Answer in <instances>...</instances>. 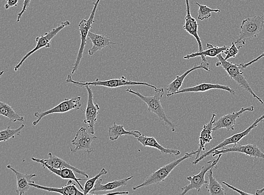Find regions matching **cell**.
<instances>
[{
	"label": "cell",
	"mask_w": 264,
	"mask_h": 195,
	"mask_svg": "<svg viewBox=\"0 0 264 195\" xmlns=\"http://www.w3.org/2000/svg\"><path fill=\"white\" fill-rule=\"evenodd\" d=\"M25 127V124H22L20 127L16 129H11L10 126L0 132V141L7 142L10 139H14L15 136H20L23 129Z\"/></svg>",
	"instance_id": "30"
},
{
	"label": "cell",
	"mask_w": 264,
	"mask_h": 195,
	"mask_svg": "<svg viewBox=\"0 0 264 195\" xmlns=\"http://www.w3.org/2000/svg\"><path fill=\"white\" fill-rule=\"evenodd\" d=\"M222 183H223L224 185H225L226 186H227L228 188L232 189V190H234L235 191H236L237 192H238V193H239L240 194H250V195L251 194V195H252V194H251V193H248V192H246L241 191V190H239V189H237V188H235L234 186H232L231 185L228 184V183H227L226 182H224L223 181Z\"/></svg>",
	"instance_id": "37"
},
{
	"label": "cell",
	"mask_w": 264,
	"mask_h": 195,
	"mask_svg": "<svg viewBox=\"0 0 264 195\" xmlns=\"http://www.w3.org/2000/svg\"><path fill=\"white\" fill-rule=\"evenodd\" d=\"M264 57V52L262 54H261L260 56L257 57L256 58H255V59L252 60L248 63H246V64H242V67L243 69H245V68H248V67L253 64L254 63L257 62V61L260 60V59L262 58V57Z\"/></svg>",
	"instance_id": "35"
},
{
	"label": "cell",
	"mask_w": 264,
	"mask_h": 195,
	"mask_svg": "<svg viewBox=\"0 0 264 195\" xmlns=\"http://www.w3.org/2000/svg\"><path fill=\"white\" fill-rule=\"evenodd\" d=\"M31 0H25L24 6H23V8L20 13L18 14V17H17L16 21L19 22L22 16L24 13L26 12L27 9L28 7H29L30 4L31 3Z\"/></svg>",
	"instance_id": "34"
},
{
	"label": "cell",
	"mask_w": 264,
	"mask_h": 195,
	"mask_svg": "<svg viewBox=\"0 0 264 195\" xmlns=\"http://www.w3.org/2000/svg\"><path fill=\"white\" fill-rule=\"evenodd\" d=\"M82 97L80 96H75L71 99H66L59 104L51 110L43 112H36L34 113V117L37 119L33 121V125H37L45 117L49 116L50 114L65 113L74 110H79L82 107Z\"/></svg>",
	"instance_id": "9"
},
{
	"label": "cell",
	"mask_w": 264,
	"mask_h": 195,
	"mask_svg": "<svg viewBox=\"0 0 264 195\" xmlns=\"http://www.w3.org/2000/svg\"><path fill=\"white\" fill-rule=\"evenodd\" d=\"M129 193L128 191H124V192H111L108 193L106 194H128Z\"/></svg>",
	"instance_id": "38"
},
{
	"label": "cell",
	"mask_w": 264,
	"mask_h": 195,
	"mask_svg": "<svg viewBox=\"0 0 264 195\" xmlns=\"http://www.w3.org/2000/svg\"><path fill=\"white\" fill-rule=\"evenodd\" d=\"M100 2V0H96V1L94 3L93 9L91 11L90 16L88 19L86 20L83 19L79 23L78 27L80 36H81V45H80L76 61L72 67V74H73L75 73L78 70L80 62H81L82 59H83L86 45L87 44L88 34L90 32V30L92 27V25H93L95 21V16Z\"/></svg>",
	"instance_id": "5"
},
{
	"label": "cell",
	"mask_w": 264,
	"mask_h": 195,
	"mask_svg": "<svg viewBox=\"0 0 264 195\" xmlns=\"http://www.w3.org/2000/svg\"><path fill=\"white\" fill-rule=\"evenodd\" d=\"M126 91L139 97L147 105L149 112L156 114L159 120L164 122L165 125H168L172 131H175L177 127L176 125L171 122L167 116H166L161 102H160V100H161L165 94L164 88H160L155 90L156 92H155L154 95L150 97L145 96L141 94L139 92H136L130 89H126Z\"/></svg>",
	"instance_id": "1"
},
{
	"label": "cell",
	"mask_w": 264,
	"mask_h": 195,
	"mask_svg": "<svg viewBox=\"0 0 264 195\" xmlns=\"http://www.w3.org/2000/svg\"><path fill=\"white\" fill-rule=\"evenodd\" d=\"M71 25V22L69 20H66L61 23V24L56 27L53 29L52 30L49 31L42 35L41 37H37L36 38V46L33 50L28 52L21 60L18 64L14 67V71L17 72L20 67L24 64V62L38 50L43 48H50L51 47V41L52 39L55 37L58 33H59L63 29L68 26Z\"/></svg>",
	"instance_id": "8"
},
{
	"label": "cell",
	"mask_w": 264,
	"mask_h": 195,
	"mask_svg": "<svg viewBox=\"0 0 264 195\" xmlns=\"http://www.w3.org/2000/svg\"><path fill=\"white\" fill-rule=\"evenodd\" d=\"M213 168H212L208 171L209 183L206 185V188L210 195H226L225 188L214 177Z\"/></svg>",
	"instance_id": "28"
},
{
	"label": "cell",
	"mask_w": 264,
	"mask_h": 195,
	"mask_svg": "<svg viewBox=\"0 0 264 195\" xmlns=\"http://www.w3.org/2000/svg\"><path fill=\"white\" fill-rule=\"evenodd\" d=\"M187 15L185 18V24L182 27L184 30L191 34L195 38L198 44V51H204L202 43L198 35V24L196 19L192 17L191 13L190 4L189 0H186Z\"/></svg>",
	"instance_id": "16"
},
{
	"label": "cell",
	"mask_w": 264,
	"mask_h": 195,
	"mask_svg": "<svg viewBox=\"0 0 264 195\" xmlns=\"http://www.w3.org/2000/svg\"><path fill=\"white\" fill-rule=\"evenodd\" d=\"M199 7L198 19L204 20L208 19L211 16L212 13H220V10L217 9H211L208 6L199 4L198 3H195Z\"/></svg>",
	"instance_id": "31"
},
{
	"label": "cell",
	"mask_w": 264,
	"mask_h": 195,
	"mask_svg": "<svg viewBox=\"0 0 264 195\" xmlns=\"http://www.w3.org/2000/svg\"><path fill=\"white\" fill-rule=\"evenodd\" d=\"M229 47V46H223L222 47H217V46H213L210 44H207L208 49L202 51H197L196 53H193L191 54L186 55L184 57L185 59H190L194 58V57H200L202 61H207L206 57H215L222 53H224L225 51L227 50Z\"/></svg>",
	"instance_id": "23"
},
{
	"label": "cell",
	"mask_w": 264,
	"mask_h": 195,
	"mask_svg": "<svg viewBox=\"0 0 264 195\" xmlns=\"http://www.w3.org/2000/svg\"><path fill=\"white\" fill-rule=\"evenodd\" d=\"M0 115L8 118L13 122L25 121L24 117L20 116L12 107L3 101L0 102Z\"/></svg>",
	"instance_id": "29"
},
{
	"label": "cell",
	"mask_w": 264,
	"mask_h": 195,
	"mask_svg": "<svg viewBox=\"0 0 264 195\" xmlns=\"http://www.w3.org/2000/svg\"><path fill=\"white\" fill-rule=\"evenodd\" d=\"M209 66L210 64L208 61H202L200 65H194L193 67L190 69V70L187 71L185 73H183L182 75L177 76L174 81L168 85L167 88L168 94H173L179 91L181 88L184 81H185V78L189 74H190L193 71L199 70V69H202V70L210 72Z\"/></svg>",
	"instance_id": "20"
},
{
	"label": "cell",
	"mask_w": 264,
	"mask_h": 195,
	"mask_svg": "<svg viewBox=\"0 0 264 195\" xmlns=\"http://www.w3.org/2000/svg\"><path fill=\"white\" fill-rule=\"evenodd\" d=\"M49 158L47 159H44V161L51 166V167L58 169H70L74 171V173L81 175L86 177V179H89V176L86 173V171L80 170L77 168L74 167L69 164L65 160L55 156L53 154L49 153L48 154Z\"/></svg>",
	"instance_id": "24"
},
{
	"label": "cell",
	"mask_w": 264,
	"mask_h": 195,
	"mask_svg": "<svg viewBox=\"0 0 264 195\" xmlns=\"http://www.w3.org/2000/svg\"><path fill=\"white\" fill-rule=\"evenodd\" d=\"M136 139L143 146L157 148L163 154L174 155L175 156H179L181 154V152L177 149L165 148L160 145L154 137H148L141 135Z\"/></svg>",
	"instance_id": "25"
},
{
	"label": "cell",
	"mask_w": 264,
	"mask_h": 195,
	"mask_svg": "<svg viewBox=\"0 0 264 195\" xmlns=\"http://www.w3.org/2000/svg\"><path fill=\"white\" fill-rule=\"evenodd\" d=\"M19 0H7V3L5 5V9H9L10 8L16 7Z\"/></svg>",
	"instance_id": "36"
},
{
	"label": "cell",
	"mask_w": 264,
	"mask_h": 195,
	"mask_svg": "<svg viewBox=\"0 0 264 195\" xmlns=\"http://www.w3.org/2000/svg\"><path fill=\"white\" fill-rule=\"evenodd\" d=\"M31 187L47 191L50 192L59 193L64 195H81L84 194V192L80 191L77 188L75 183L72 180H69L67 185L61 188L49 187L36 184L35 182L30 183Z\"/></svg>",
	"instance_id": "22"
},
{
	"label": "cell",
	"mask_w": 264,
	"mask_h": 195,
	"mask_svg": "<svg viewBox=\"0 0 264 195\" xmlns=\"http://www.w3.org/2000/svg\"><path fill=\"white\" fill-rule=\"evenodd\" d=\"M216 114L215 113L212 114L211 119L209 123L205 124L202 128L201 133H200L199 137V147L197 150V154L194 160L197 159L200 156V153L202 151L205 150V146L207 143H209L213 139L212 133L213 131L214 124L216 122L215 118Z\"/></svg>",
	"instance_id": "21"
},
{
	"label": "cell",
	"mask_w": 264,
	"mask_h": 195,
	"mask_svg": "<svg viewBox=\"0 0 264 195\" xmlns=\"http://www.w3.org/2000/svg\"><path fill=\"white\" fill-rule=\"evenodd\" d=\"M222 90L229 92V93L235 95V91L231 89L229 86L222 85L220 84L208 83H204L193 86L191 88H187L183 89L176 93L168 94L167 96L170 97L178 94L187 93H199V92H206L211 90Z\"/></svg>",
	"instance_id": "18"
},
{
	"label": "cell",
	"mask_w": 264,
	"mask_h": 195,
	"mask_svg": "<svg viewBox=\"0 0 264 195\" xmlns=\"http://www.w3.org/2000/svg\"><path fill=\"white\" fill-rule=\"evenodd\" d=\"M255 110L254 106H250L248 107H242L237 112H233L230 114L225 115L215 122L213 128V131H216L222 128H226L228 132L230 130H234L235 124L236 123L237 119L239 118L242 114L246 112H253Z\"/></svg>",
	"instance_id": "14"
},
{
	"label": "cell",
	"mask_w": 264,
	"mask_h": 195,
	"mask_svg": "<svg viewBox=\"0 0 264 195\" xmlns=\"http://www.w3.org/2000/svg\"><path fill=\"white\" fill-rule=\"evenodd\" d=\"M229 153H242L251 157L264 159V153L256 144L241 145L239 144V143L234 145L232 147L220 148L219 150L214 151L211 155H212V157H215L219 156L220 154H224Z\"/></svg>",
	"instance_id": "13"
},
{
	"label": "cell",
	"mask_w": 264,
	"mask_h": 195,
	"mask_svg": "<svg viewBox=\"0 0 264 195\" xmlns=\"http://www.w3.org/2000/svg\"><path fill=\"white\" fill-rule=\"evenodd\" d=\"M264 192V187L261 189H259V190H257L256 192V195H260L262 194Z\"/></svg>",
	"instance_id": "39"
},
{
	"label": "cell",
	"mask_w": 264,
	"mask_h": 195,
	"mask_svg": "<svg viewBox=\"0 0 264 195\" xmlns=\"http://www.w3.org/2000/svg\"><path fill=\"white\" fill-rule=\"evenodd\" d=\"M7 168L13 171L16 179V192L19 195L25 194L30 190L31 187L30 183L34 182L32 181L33 178L36 176V174H24L17 171L12 165H8Z\"/></svg>",
	"instance_id": "19"
},
{
	"label": "cell",
	"mask_w": 264,
	"mask_h": 195,
	"mask_svg": "<svg viewBox=\"0 0 264 195\" xmlns=\"http://www.w3.org/2000/svg\"><path fill=\"white\" fill-rule=\"evenodd\" d=\"M32 160L34 162L41 164L44 168L47 169L51 172V173L58 176L63 180H72L74 182H77L78 185L82 188L83 191H84V187H83L79 181H85V180L77 178L75 175H74V171L73 170L67 168L58 169L51 167V166L44 161L43 159H37L33 157L32 158Z\"/></svg>",
	"instance_id": "15"
},
{
	"label": "cell",
	"mask_w": 264,
	"mask_h": 195,
	"mask_svg": "<svg viewBox=\"0 0 264 195\" xmlns=\"http://www.w3.org/2000/svg\"><path fill=\"white\" fill-rule=\"evenodd\" d=\"M66 82L67 83H72L74 85L79 86V87H84L86 85H95V86H104V87L108 88H117L125 85H146L148 87L152 88L155 90H157L158 88L156 86L149 84L144 82H135L129 81L124 76L120 77L118 79H112L106 80V81H101L98 78H96L95 81L93 82L86 81H74L71 77V75H68Z\"/></svg>",
	"instance_id": "6"
},
{
	"label": "cell",
	"mask_w": 264,
	"mask_h": 195,
	"mask_svg": "<svg viewBox=\"0 0 264 195\" xmlns=\"http://www.w3.org/2000/svg\"><path fill=\"white\" fill-rule=\"evenodd\" d=\"M222 155V154H220L216 159L211 160L207 162L206 164L202 166L198 175L187 177V180L190 182V183L188 185L181 188L182 192L180 194H186L193 189H196L198 192H199L204 185L208 184L209 181L205 180V175L211 168L216 167V165L219 162Z\"/></svg>",
	"instance_id": "7"
},
{
	"label": "cell",
	"mask_w": 264,
	"mask_h": 195,
	"mask_svg": "<svg viewBox=\"0 0 264 195\" xmlns=\"http://www.w3.org/2000/svg\"><path fill=\"white\" fill-rule=\"evenodd\" d=\"M87 131V128L82 127L77 132L76 137L72 141V144L75 147H70L72 153L85 151L88 154L93 152L94 150L91 148V143L97 138L96 136H91Z\"/></svg>",
	"instance_id": "12"
},
{
	"label": "cell",
	"mask_w": 264,
	"mask_h": 195,
	"mask_svg": "<svg viewBox=\"0 0 264 195\" xmlns=\"http://www.w3.org/2000/svg\"><path fill=\"white\" fill-rule=\"evenodd\" d=\"M197 150L193 151L191 153H187L183 157L174 160V161L167 165L163 166V167L153 172L151 175L147 177L145 181L141 183L140 185L134 186L133 188V190H136L141 187L158 184V183L164 182L178 165L183 162L184 160L191 158L194 155H197Z\"/></svg>",
	"instance_id": "3"
},
{
	"label": "cell",
	"mask_w": 264,
	"mask_h": 195,
	"mask_svg": "<svg viewBox=\"0 0 264 195\" xmlns=\"http://www.w3.org/2000/svg\"><path fill=\"white\" fill-rule=\"evenodd\" d=\"M107 174L108 171L105 168H102L98 174H97L94 177L92 178V179L86 181L84 186V190L83 191L84 194H89V193L94 188L96 181L99 179L100 177L106 175Z\"/></svg>",
	"instance_id": "32"
},
{
	"label": "cell",
	"mask_w": 264,
	"mask_h": 195,
	"mask_svg": "<svg viewBox=\"0 0 264 195\" xmlns=\"http://www.w3.org/2000/svg\"><path fill=\"white\" fill-rule=\"evenodd\" d=\"M241 47H242V46H239L238 48L237 47L236 44L233 42L231 47H229L227 50L224 52L226 55V57H225V59L228 60L229 59L232 58V57L236 56Z\"/></svg>",
	"instance_id": "33"
},
{
	"label": "cell",
	"mask_w": 264,
	"mask_h": 195,
	"mask_svg": "<svg viewBox=\"0 0 264 195\" xmlns=\"http://www.w3.org/2000/svg\"><path fill=\"white\" fill-rule=\"evenodd\" d=\"M134 176H132L122 180L108 182L105 185L102 184V179H99L96 181L94 188L89 194H94L96 191H108L116 190L117 188L127 185L128 182Z\"/></svg>",
	"instance_id": "26"
},
{
	"label": "cell",
	"mask_w": 264,
	"mask_h": 195,
	"mask_svg": "<svg viewBox=\"0 0 264 195\" xmlns=\"http://www.w3.org/2000/svg\"><path fill=\"white\" fill-rule=\"evenodd\" d=\"M263 120L264 114L262 115V116H261L260 118H257L255 121L250 126L249 128L242 132V133L235 134L230 137H228V138L220 143L219 145H217L215 147L210 149V150L200 155L197 159L194 160L193 164H198L199 162L202 161L203 159H204L207 157L209 156L210 155H211L212 153L216 150H219V149L225 147L229 145L237 144V143H238L241 140L244 138V137L246 136H248L251 133V131L256 127L258 124H259L260 122H262Z\"/></svg>",
	"instance_id": "10"
},
{
	"label": "cell",
	"mask_w": 264,
	"mask_h": 195,
	"mask_svg": "<svg viewBox=\"0 0 264 195\" xmlns=\"http://www.w3.org/2000/svg\"><path fill=\"white\" fill-rule=\"evenodd\" d=\"M264 19L262 16L250 17L243 20L240 27V32L235 44L243 45L252 39L256 38L262 31Z\"/></svg>",
	"instance_id": "4"
},
{
	"label": "cell",
	"mask_w": 264,
	"mask_h": 195,
	"mask_svg": "<svg viewBox=\"0 0 264 195\" xmlns=\"http://www.w3.org/2000/svg\"><path fill=\"white\" fill-rule=\"evenodd\" d=\"M218 61L216 63V67H221L224 68L228 74L229 77L236 82L241 88L249 92V93L260 101L261 104H263L264 102L259 96H258L252 90L248 81L244 76L243 72L242 71V64H233L231 62L228 61L223 57L221 54L217 56Z\"/></svg>",
	"instance_id": "2"
},
{
	"label": "cell",
	"mask_w": 264,
	"mask_h": 195,
	"mask_svg": "<svg viewBox=\"0 0 264 195\" xmlns=\"http://www.w3.org/2000/svg\"><path fill=\"white\" fill-rule=\"evenodd\" d=\"M108 135L110 140L116 141L120 136L131 135L137 138L142 134L138 131H126L123 125L117 124L116 122H114L111 127L108 128Z\"/></svg>",
	"instance_id": "27"
},
{
	"label": "cell",
	"mask_w": 264,
	"mask_h": 195,
	"mask_svg": "<svg viewBox=\"0 0 264 195\" xmlns=\"http://www.w3.org/2000/svg\"><path fill=\"white\" fill-rule=\"evenodd\" d=\"M86 89L88 91V101L87 107L82 110L85 112V119L84 123L88 125L89 133L91 135L95 134V125L97 120L99 112L100 110L99 105L94 103V96L93 92L92 91L90 85H86Z\"/></svg>",
	"instance_id": "11"
},
{
	"label": "cell",
	"mask_w": 264,
	"mask_h": 195,
	"mask_svg": "<svg viewBox=\"0 0 264 195\" xmlns=\"http://www.w3.org/2000/svg\"><path fill=\"white\" fill-rule=\"evenodd\" d=\"M88 38L93 44V47L89 50L90 56L94 55L97 51H100L108 47L111 48V45L112 44L122 45L112 42L110 37L105 34H96L91 32H90L88 34Z\"/></svg>",
	"instance_id": "17"
}]
</instances>
